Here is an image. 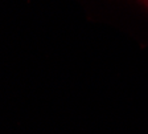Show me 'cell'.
Here are the masks:
<instances>
[{"instance_id":"6da1fadb","label":"cell","mask_w":148,"mask_h":134,"mask_svg":"<svg viewBox=\"0 0 148 134\" xmlns=\"http://www.w3.org/2000/svg\"><path fill=\"white\" fill-rule=\"evenodd\" d=\"M140 1H142V3H143V4H145V6H147V7H148V0H140Z\"/></svg>"}]
</instances>
